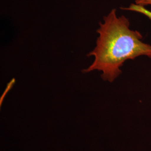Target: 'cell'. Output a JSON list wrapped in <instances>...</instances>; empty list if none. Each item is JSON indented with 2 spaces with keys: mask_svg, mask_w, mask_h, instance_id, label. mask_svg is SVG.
<instances>
[{
  "mask_svg": "<svg viewBox=\"0 0 151 151\" xmlns=\"http://www.w3.org/2000/svg\"><path fill=\"white\" fill-rule=\"evenodd\" d=\"M104 20L97 30L99 37L96 46L87 54L94 56V61L82 72L102 71L103 80L112 82L121 74L120 67L126 60L142 55L151 58V45L142 41L140 32L130 29L126 17H117L115 9L105 16Z\"/></svg>",
  "mask_w": 151,
  "mask_h": 151,
  "instance_id": "cell-1",
  "label": "cell"
},
{
  "mask_svg": "<svg viewBox=\"0 0 151 151\" xmlns=\"http://www.w3.org/2000/svg\"><path fill=\"white\" fill-rule=\"evenodd\" d=\"M135 4L140 6L151 5V0H135Z\"/></svg>",
  "mask_w": 151,
  "mask_h": 151,
  "instance_id": "cell-2",
  "label": "cell"
}]
</instances>
